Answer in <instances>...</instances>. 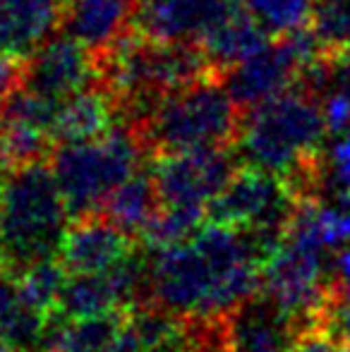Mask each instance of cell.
<instances>
[{
  "label": "cell",
  "instance_id": "11",
  "mask_svg": "<svg viewBox=\"0 0 350 352\" xmlns=\"http://www.w3.org/2000/svg\"><path fill=\"white\" fill-rule=\"evenodd\" d=\"M94 84H101V60L65 32L48 38L22 63L19 87L51 101H65Z\"/></svg>",
  "mask_w": 350,
  "mask_h": 352
},
{
  "label": "cell",
  "instance_id": "6",
  "mask_svg": "<svg viewBox=\"0 0 350 352\" xmlns=\"http://www.w3.org/2000/svg\"><path fill=\"white\" fill-rule=\"evenodd\" d=\"M146 153L140 132L125 122L96 140L56 144L48 163L67 209L77 218L101 211L108 195L144 168Z\"/></svg>",
  "mask_w": 350,
  "mask_h": 352
},
{
  "label": "cell",
  "instance_id": "15",
  "mask_svg": "<svg viewBox=\"0 0 350 352\" xmlns=\"http://www.w3.org/2000/svg\"><path fill=\"white\" fill-rule=\"evenodd\" d=\"M70 0H0V53L27 60L63 32Z\"/></svg>",
  "mask_w": 350,
  "mask_h": 352
},
{
  "label": "cell",
  "instance_id": "13",
  "mask_svg": "<svg viewBox=\"0 0 350 352\" xmlns=\"http://www.w3.org/2000/svg\"><path fill=\"white\" fill-rule=\"evenodd\" d=\"M140 245L135 235L116 226L106 213L94 211L70 223L58 259L67 274H98L118 266Z\"/></svg>",
  "mask_w": 350,
  "mask_h": 352
},
{
  "label": "cell",
  "instance_id": "23",
  "mask_svg": "<svg viewBox=\"0 0 350 352\" xmlns=\"http://www.w3.org/2000/svg\"><path fill=\"white\" fill-rule=\"evenodd\" d=\"M324 146L322 158V195H331V204L350 199V127L333 132Z\"/></svg>",
  "mask_w": 350,
  "mask_h": 352
},
{
  "label": "cell",
  "instance_id": "9",
  "mask_svg": "<svg viewBox=\"0 0 350 352\" xmlns=\"http://www.w3.org/2000/svg\"><path fill=\"white\" fill-rule=\"evenodd\" d=\"M238 168L240 158L233 146H214L154 156L151 173L161 206L206 213Z\"/></svg>",
  "mask_w": 350,
  "mask_h": 352
},
{
  "label": "cell",
  "instance_id": "24",
  "mask_svg": "<svg viewBox=\"0 0 350 352\" xmlns=\"http://www.w3.org/2000/svg\"><path fill=\"white\" fill-rule=\"evenodd\" d=\"M290 352H341V340L324 321V324H312L298 331Z\"/></svg>",
  "mask_w": 350,
  "mask_h": 352
},
{
  "label": "cell",
  "instance_id": "3",
  "mask_svg": "<svg viewBox=\"0 0 350 352\" xmlns=\"http://www.w3.org/2000/svg\"><path fill=\"white\" fill-rule=\"evenodd\" d=\"M70 216L48 161L5 168L0 190V271L17 280L39 261L58 259Z\"/></svg>",
  "mask_w": 350,
  "mask_h": 352
},
{
  "label": "cell",
  "instance_id": "17",
  "mask_svg": "<svg viewBox=\"0 0 350 352\" xmlns=\"http://www.w3.org/2000/svg\"><path fill=\"white\" fill-rule=\"evenodd\" d=\"M269 34L245 12L243 5H235L209 34L199 41L206 63L216 74H226L230 67L243 63L269 41Z\"/></svg>",
  "mask_w": 350,
  "mask_h": 352
},
{
  "label": "cell",
  "instance_id": "26",
  "mask_svg": "<svg viewBox=\"0 0 350 352\" xmlns=\"http://www.w3.org/2000/svg\"><path fill=\"white\" fill-rule=\"evenodd\" d=\"M22 63L24 60H17V58L0 53V101H3L14 87H19V79H22Z\"/></svg>",
  "mask_w": 350,
  "mask_h": 352
},
{
  "label": "cell",
  "instance_id": "14",
  "mask_svg": "<svg viewBox=\"0 0 350 352\" xmlns=\"http://www.w3.org/2000/svg\"><path fill=\"white\" fill-rule=\"evenodd\" d=\"M295 326L266 292L226 316V352H290Z\"/></svg>",
  "mask_w": 350,
  "mask_h": 352
},
{
  "label": "cell",
  "instance_id": "31",
  "mask_svg": "<svg viewBox=\"0 0 350 352\" xmlns=\"http://www.w3.org/2000/svg\"><path fill=\"white\" fill-rule=\"evenodd\" d=\"M3 180H5V166L0 163V190H3Z\"/></svg>",
  "mask_w": 350,
  "mask_h": 352
},
{
  "label": "cell",
  "instance_id": "27",
  "mask_svg": "<svg viewBox=\"0 0 350 352\" xmlns=\"http://www.w3.org/2000/svg\"><path fill=\"white\" fill-rule=\"evenodd\" d=\"M19 305V292L14 278H10L8 274L0 271V329H3L5 321L12 316V311Z\"/></svg>",
  "mask_w": 350,
  "mask_h": 352
},
{
  "label": "cell",
  "instance_id": "22",
  "mask_svg": "<svg viewBox=\"0 0 350 352\" xmlns=\"http://www.w3.org/2000/svg\"><path fill=\"white\" fill-rule=\"evenodd\" d=\"M307 27L327 56L350 53V0H314Z\"/></svg>",
  "mask_w": 350,
  "mask_h": 352
},
{
  "label": "cell",
  "instance_id": "25",
  "mask_svg": "<svg viewBox=\"0 0 350 352\" xmlns=\"http://www.w3.org/2000/svg\"><path fill=\"white\" fill-rule=\"evenodd\" d=\"M333 290L336 300L350 302V242L333 254Z\"/></svg>",
  "mask_w": 350,
  "mask_h": 352
},
{
  "label": "cell",
  "instance_id": "5",
  "mask_svg": "<svg viewBox=\"0 0 350 352\" xmlns=\"http://www.w3.org/2000/svg\"><path fill=\"white\" fill-rule=\"evenodd\" d=\"M243 122V108L230 96L221 74H206L166 96L140 125L151 156L195 148L233 146Z\"/></svg>",
  "mask_w": 350,
  "mask_h": 352
},
{
  "label": "cell",
  "instance_id": "7",
  "mask_svg": "<svg viewBox=\"0 0 350 352\" xmlns=\"http://www.w3.org/2000/svg\"><path fill=\"white\" fill-rule=\"evenodd\" d=\"M300 204L303 199L288 180L240 163L226 190L209 204L206 221L252 230L271 242H281Z\"/></svg>",
  "mask_w": 350,
  "mask_h": 352
},
{
  "label": "cell",
  "instance_id": "4",
  "mask_svg": "<svg viewBox=\"0 0 350 352\" xmlns=\"http://www.w3.org/2000/svg\"><path fill=\"white\" fill-rule=\"evenodd\" d=\"M216 74L197 43H173L127 32L101 58V84L120 118L140 125L166 96L197 79Z\"/></svg>",
  "mask_w": 350,
  "mask_h": 352
},
{
  "label": "cell",
  "instance_id": "12",
  "mask_svg": "<svg viewBox=\"0 0 350 352\" xmlns=\"http://www.w3.org/2000/svg\"><path fill=\"white\" fill-rule=\"evenodd\" d=\"M238 5V0H135L132 32L156 41L197 43Z\"/></svg>",
  "mask_w": 350,
  "mask_h": 352
},
{
  "label": "cell",
  "instance_id": "21",
  "mask_svg": "<svg viewBox=\"0 0 350 352\" xmlns=\"http://www.w3.org/2000/svg\"><path fill=\"white\" fill-rule=\"evenodd\" d=\"M269 36H283L309 24L314 0H238Z\"/></svg>",
  "mask_w": 350,
  "mask_h": 352
},
{
  "label": "cell",
  "instance_id": "10",
  "mask_svg": "<svg viewBox=\"0 0 350 352\" xmlns=\"http://www.w3.org/2000/svg\"><path fill=\"white\" fill-rule=\"evenodd\" d=\"M61 101L14 87L0 101V163L5 168L48 161L56 148Z\"/></svg>",
  "mask_w": 350,
  "mask_h": 352
},
{
  "label": "cell",
  "instance_id": "16",
  "mask_svg": "<svg viewBox=\"0 0 350 352\" xmlns=\"http://www.w3.org/2000/svg\"><path fill=\"white\" fill-rule=\"evenodd\" d=\"M135 0H70L63 32L96 53L98 60L132 32Z\"/></svg>",
  "mask_w": 350,
  "mask_h": 352
},
{
  "label": "cell",
  "instance_id": "30",
  "mask_svg": "<svg viewBox=\"0 0 350 352\" xmlns=\"http://www.w3.org/2000/svg\"><path fill=\"white\" fill-rule=\"evenodd\" d=\"M341 352H350V340H341Z\"/></svg>",
  "mask_w": 350,
  "mask_h": 352
},
{
  "label": "cell",
  "instance_id": "2",
  "mask_svg": "<svg viewBox=\"0 0 350 352\" xmlns=\"http://www.w3.org/2000/svg\"><path fill=\"white\" fill-rule=\"evenodd\" d=\"M327 140L322 101L307 89L293 87L243 113L233 148L243 166L281 175L305 201L322 199Z\"/></svg>",
  "mask_w": 350,
  "mask_h": 352
},
{
  "label": "cell",
  "instance_id": "28",
  "mask_svg": "<svg viewBox=\"0 0 350 352\" xmlns=\"http://www.w3.org/2000/svg\"><path fill=\"white\" fill-rule=\"evenodd\" d=\"M103 352H146L144 345L137 340V336L132 333L130 329H127V324H125V329L118 333V338L113 340L111 345H108Z\"/></svg>",
  "mask_w": 350,
  "mask_h": 352
},
{
  "label": "cell",
  "instance_id": "19",
  "mask_svg": "<svg viewBox=\"0 0 350 352\" xmlns=\"http://www.w3.org/2000/svg\"><path fill=\"white\" fill-rule=\"evenodd\" d=\"M159 211L161 197L159 190H156L154 173L146 170V168L132 173L122 185H118L108 195V199L101 206V213H106L116 226L135 235L137 240L144 235V230L151 226Z\"/></svg>",
  "mask_w": 350,
  "mask_h": 352
},
{
  "label": "cell",
  "instance_id": "1",
  "mask_svg": "<svg viewBox=\"0 0 350 352\" xmlns=\"http://www.w3.org/2000/svg\"><path fill=\"white\" fill-rule=\"evenodd\" d=\"M276 247L252 230L206 221L185 242L156 250L144 300L182 319H226L262 292Z\"/></svg>",
  "mask_w": 350,
  "mask_h": 352
},
{
  "label": "cell",
  "instance_id": "8",
  "mask_svg": "<svg viewBox=\"0 0 350 352\" xmlns=\"http://www.w3.org/2000/svg\"><path fill=\"white\" fill-rule=\"evenodd\" d=\"M322 56L327 53L314 38L312 29L303 27L283 36H271L257 53L221 74V79L245 113L298 87L303 74Z\"/></svg>",
  "mask_w": 350,
  "mask_h": 352
},
{
  "label": "cell",
  "instance_id": "18",
  "mask_svg": "<svg viewBox=\"0 0 350 352\" xmlns=\"http://www.w3.org/2000/svg\"><path fill=\"white\" fill-rule=\"evenodd\" d=\"M120 118L118 106L103 84H94L85 91L61 101L56 120V142H87L103 137L116 127Z\"/></svg>",
  "mask_w": 350,
  "mask_h": 352
},
{
  "label": "cell",
  "instance_id": "29",
  "mask_svg": "<svg viewBox=\"0 0 350 352\" xmlns=\"http://www.w3.org/2000/svg\"><path fill=\"white\" fill-rule=\"evenodd\" d=\"M0 352H17V350H14L12 345L8 343V340H3V338H0Z\"/></svg>",
  "mask_w": 350,
  "mask_h": 352
},
{
  "label": "cell",
  "instance_id": "20",
  "mask_svg": "<svg viewBox=\"0 0 350 352\" xmlns=\"http://www.w3.org/2000/svg\"><path fill=\"white\" fill-rule=\"evenodd\" d=\"M67 276L70 274L65 271L61 259L39 261V264H34L32 269H27L14 280L17 283L19 300L51 316L58 309V302H61V292L65 287Z\"/></svg>",
  "mask_w": 350,
  "mask_h": 352
}]
</instances>
